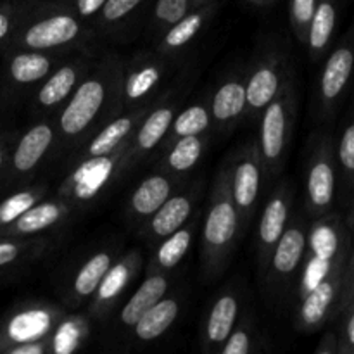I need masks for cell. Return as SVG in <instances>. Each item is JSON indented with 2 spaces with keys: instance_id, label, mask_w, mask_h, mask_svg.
Returning a JSON list of instances; mask_svg holds the SVG:
<instances>
[{
  "instance_id": "obj_13",
  "label": "cell",
  "mask_w": 354,
  "mask_h": 354,
  "mask_svg": "<svg viewBox=\"0 0 354 354\" xmlns=\"http://www.w3.org/2000/svg\"><path fill=\"white\" fill-rule=\"evenodd\" d=\"M354 78V23L325 59L315 92V118L327 124L337 114Z\"/></svg>"
},
{
  "instance_id": "obj_44",
  "label": "cell",
  "mask_w": 354,
  "mask_h": 354,
  "mask_svg": "<svg viewBox=\"0 0 354 354\" xmlns=\"http://www.w3.org/2000/svg\"><path fill=\"white\" fill-rule=\"evenodd\" d=\"M341 317H344V324L337 334L339 354H354V306Z\"/></svg>"
},
{
  "instance_id": "obj_36",
  "label": "cell",
  "mask_w": 354,
  "mask_h": 354,
  "mask_svg": "<svg viewBox=\"0 0 354 354\" xmlns=\"http://www.w3.org/2000/svg\"><path fill=\"white\" fill-rule=\"evenodd\" d=\"M48 185L45 182L28 183L19 189L10 190L7 197L0 201V228L7 227L23 213H26L31 206L40 203L41 199L48 196Z\"/></svg>"
},
{
  "instance_id": "obj_48",
  "label": "cell",
  "mask_w": 354,
  "mask_h": 354,
  "mask_svg": "<svg viewBox=\"0 0 354 354\" xmlns=\"http://www.w3.org/2000/svg\"><path fill=\"white\" fill-rule=\"evenodd\" d=\"M317 354H339V341L337 334L334 330H328L327 334L322 337L320 344L315 349Z\"/></svg>"
},
{
  "instance_id": "obj_38",
  "label": "cell",
  "mask_w": 354,
  "mask_h": 354,
  "mask_svg": "<svg viewBox=\"0 0 354 354\" xmlns=\"http://www.w3.org/2000/svg\"><path fill=\"white\" fill-rule=\"evenodd\" d=\"M144 3L145 0H106L93 19V28L97 33L118 31Z\"/></svg>"
},
{
  "instance_id": "obj_34",
  "label": "cell",
  "mask_w": 354,
  "mask_h": 354,
  "mask_svg": "<svg viewBox=\"0 0 354 354\" xmlns=\"http://www.w3.org/2000/svg\"><path fill=\"white\" fill-rule=\"evenodd\" d=\"M197 230V223H185L182 228L162 239L156 248H152V256L147 263V273L165 272L171 273L180 263L185 259L194 242V234Z\"/></svg>"
},
{
  "instance_id": "obj_35",
  "label": "cell",
  "mask_w": 354,
  "mask_h": 354,
  "mask_svg": "<svg viewBox=\"0 0 354 354\" xmlns=\"http://www.w3.org/2000/svg\"><path fill=\"white\" fill-rule=\"evenodd\" d=\"M337 158V194L342 204L348 206L354 190V95L351 109L346 116L341 137L335 142Z\"/></svg>"
},
{
  "instance_id": "obj_17",
  "label": "cell",
  "mask_w": 354,
  "mask_h": 354,
  "mask_svg": "<svg viewBox=\"0 0 354 354\" xmlns=\"http://www.w3.org/2000/svg\"><path fill=\"white\" fill-rule=\"evenodd\" d=\"M349 254H351V251L341 256L320 282L315 283L304 296L296 299L294 325L299 332L311 334V332L320 330L327 322H330L335 317Z\"/></svg>"
},
{
  "instance_id": "obj_16",
  "label": "cell",
  "mask_w": 354,
  "mask_h": 354,
  "mask_svg": "<svg viewBox=\"0 0 354 354\" xmlns=\"http://www.w3.org/2000/svg\"><path fill=\"white\" fill-rule=\"evenodd\" d=\"M120 244L111 242V244L92 249L88 254L68 266L62 272L57 286V292L64 303V308L75 311L80 310L83 304H88L97 287L102 282L104 275L120 258Z\"/></svg>"
},
{
  "instance_id": "obj_12",
  "label": "cell",
  "mask_w": 354,
  "mask_h": 354,
  "mask_svg": "<svg viewBox=\"0 0 354 354\" xmlns=\"http://www.w3.org/2000/svg\"><path fill=\"white\" fill-rule=\"evenodd\" d=\"M97 54H99V48L88 47L66 55L52 69L50 75L38 85V88L28 100L31 116L38 118L57 114L59 109L68 102L69 97L78 88L86 73L90 71Z\"/></svg>"
},
{
  "instance_id": "obj_24",
  "label": "cell",
  "mask_w": 354,
  "mask_h": 354,
  "mask_svg": "<svg viewBox=\"0 0 354 354\" xmlns=\"http://www.w3.org/2000/svg\"><path fill=\"white\" fill-rule=\"evenodd\" d=\"M82 207L66 197H45L31 206L16 221L0 228V237H35L57 230L68 223Z\"/></svg>"
},
{
  "instance_id": "obj_11",
  "label": "cell",
  "mask_w": 354,
  "mask_h": 354,
  "mask_svg": "<svg viewBox=\"0 0 354 354\" xmlns=\"http://www.w3.org/2000/svg\"><path fill=\"white\" fill-rule=\"evenodd\" d=\"M0 73V102L6 107L30 100L52 69L71 52L6 50Z\"/></svg>"
},
{
  "instance_id": "obj_49",
  "label": "cell",
  "mask_w": 354,
  "mask_h": 354,
  "mask_svg": "<svg viewBox=\"0 0 354 354\" xmlns=\"http://www.w3.org/2000/svg\"><path fill=\"white\" fill-rule=\"evenodd\" d=\"M349 213H348V220H346V225H348L349 232H351V235L354 237V190H353V196H351V201H349Z\"/></svg>"
},
{
  "instance_id": "obj_20",
  "label": "cell",
  "mask_w": 354,
  "mask_h": 354,
  "mask_svg": "<svg viewBox=\"0 0 354 354\" xmlns=\"http://www.w3.org/2000/svg\"><path fill=\"white\" fill-rule=\"evenodd\" d=\"M201 196H203V183H183L151 218H147L137 228L138 237L151 249L156 248L162 239L189 223L199 204Z\"/></svg>"
},
{
  "instance_id": "obj_22",
  "label": "cell",
  "mask_w": 354,
  "mask_h": 354,
  "mask_svg": "<svg viewBox=\"0 0 354 354\" xmlns=\"http://www.w3.org/2000/svg\"><path fill=\"white\" fill-rule=\"evenodd\" d=\"M209 107L214 131L228 133L248 118L245 66L225 73L209 90Z\"/></svg>"
},
{
  "instance_id": "obj_29",
  "label": "cell",
  "mask_w": 354,
  "mask_h": 354,
  "mask_svg": "<svg viewBox=\"0 0 354 354\" xmlns=\"http://www.w3.org/2000/svg\"><path fill=\"white\" fill-rule=\"evenodd\" d=\"M180 313H182V297L178 294L173 296L166 294L133 325V328L127 334L128 341L133 346H144L158 341L173 327Z\"/></svg>"
},
{
  "instance_id": "obj_51",
  "label": "cell",
  "mask_w": 354,
  "mask_h": 354,
  "mask_svg": "<svg viewBox=\"0 0 354 354\" xmlns=\"http://www.w3.org/2000/svg\"><path fill=\"white\" fill-rule=\"evenodd\" d=\"M216 2V0H190V6L192 7H199V6H206V3Z\"/></svg>"
},
{
  "instance_id": "obj_52",
  "label": "cell",
  "mask_w": 354,
  "mask_h": 354,
  "mask_svg": "<svg viewBox=\"0 0 354 354\" xmlns=\"http://www.w3.org/2000/svg\"><path fill=\"white\" fill-rule=\"evenodd\" d=\"M6 109H7V107L3 106L2 102H0V128L6 127V118H3V116H6V114H3V111H6Z\"/></svg>"
},
{
  "instance_id": "obj_7",
  "label": "cell",
  "mask_w": 354,
  "mask_h": 354,
  "mask_svg": "<svg viewBox=\"0 0 354 354\" xmlns=\"http://www.w3.org/2000/svg\"><path fill=\"white\" fill-rule=\"evenodd\" d=\"M294 73L289 48L275 38L261 41L245 64L248 118L259 116L275 99Z\"/></svg>"
},
{
  "instance_id": "obj_1",
  "label": "cell",
  "mask_w": 354,
  "mask_h": 354,
  "mask_svg": "<svg viewBox=\"0 0 354 354\" xmlns=\"http://www.w3.org/2000/svg\"><path fill=\"white\" fill-rule=\"evenodd\" d=\"M123 57L99 50L95 62L68 102L55 114L57 158H68L106 123L123 113L121 104Z\"/></svg>"
},
{
  "instance_id": "obj_21",
  "label": "cell",
  "mask_w": 354,
  "mask_h": 354,
  "mask_svg": "<svg viewBox=\"0 0 354 354\" xmlns=\"http://www.w3.org/2000/svg\"><path fill=\"white\" fill-rule=\"evenodd\" d=\"M144 266V256L140 249H130L121 252L120 258L113 263L102 282L97 287L95 294L88 301L86 317L92 320H106L118 308L127 290L130 289L138 279Z\"/></svg>"
},
{
  "instance_id": "obj_28",
  "label": "cell",
  "mask_w": 354,
  "mask_h": 354,
  "mask_svg": "<svg viewBox=\"0 0 354 354\" xmlns=\"http://www.w3.org/2000/svg\"><path fill=\"white\" fill-rule=\"evenodd\" d=\"M169 283V273L165 272H151L147 273V277L144 279V282L137 287L133 294L130 296V299L123 304L120 311H118L116 317V328L118 330H123L124 334L133 328V325L144 317V313H147L156 303H158L161 297H165L168 294Z\"/></svg>"
},
{
  "instance_id": "obj_45",
  "label": "cell",
  "mask_w": 354,
  "mask_h": 354,
  "mask_svg": "<svg viewBox=\"0 0 354 354\" xmlns=\"http://www.w3.org/2000/svg\"><path fill=\"white\" fill-rule=\"evenodd\" d=\"M17 133H19V130L10 127V124H6V127L0 128V176H2L3 171H6L10 149H12Z\"/></svg>"
},
{
  "instance_id": "obj_39",
  "label": "cell",
  "mask_w": 354,
  "mask_h": 354,
  "mask_svg": "<svg viewBox=\"0 0 354 354\" xmlns=\"http://www.w3.org/2000/svg\"><path fill=\"white\" fill-rule=\"evenodd\" d=\"M259 351V332L251 315L239 317L234 330L230 332L218 354H249Z\"/></svg>"
},
{
  "instance_id": "obj_10",
  "label": "cell",
  "mask_w": 354,
  "mask_h": 354,
  "mask_svg": "<svg viewBox=\"0 0 354 354\" xmlns=\"http://www.w3.org/2000/svg\"><path fill=\"white\" fill-rule=\"evenodd\" d=\"M180 59L168 57L158 50H140L123 59L121 104L123 111L147 106L161 97Z\"/></svg>"
},
{
  "instance_id": "obj_46",
  "label": "cell",
  "mask_w": 354,
  "mask_h": 354,
  "mask_svg": "<svg viewBox=\"0 0 354 354\" xmlns=\"http://www.w3.org/2000/svg\"><path fill=\"white\" fill-rule=\"evenodd\" d=\"M104 2H106V0H75V7H73V9L76 10V14H78L82 19L90 23V19H95L99 10L102 9Z\"/></svg>"
},
{
  "instance_id": "obj_31",
  "label": "cell",
  "mask_w": 354,
  "mask_h": 354,
  "mask_svg": "<svg viewBox=\"0 0 354 354\" xmlns=\"http://www.w3.org/2000/svg\"><path fill=\"white\" fill-rule=\"evenodd\" d=\"M54 245L55 239L47 234L35 237H0V272L40 261Z\"/></svg>"
},
{
  "instance_id": "obj_23",
  "label": "cell",
  "mask_w": 354,
  "mask_h": 354,
  "mask_svg": "<svg viewBox=\"0 0 354 354\" xmlns=\"http://www.w3.org/2000/svg\"><path fill=\"white\" fill-rule=\"evenodd\" d=\"M154 102L147 104V106L137 107V109L123 111L120 116H116L114 120H111L109 123L104 124V127L100 128L97 133H93L85 144L80 145L75 152H71V154L66 158L68 166H75L78 165V162L90 161V159L95 158H104V156H109L113 154V152H118L120 149H123Z\"/></svg>"
},
{
  "instance_id": "obj_40",
  "label": "cell",
  "mask_w": 354,
  "mask_h": 354,
  "mask_svg": "<svg viewBox=\"0 0 354 354\" xmlns=\"http://www.w3.org/2000/svg\"><path fill=\"white\" fill-rule=\"evenodd\" d=\"M190 9H192L190 0H156L154 9H152L151 26H149L152 40L161 37L169 26L178 23Z\"/></svg>"
},
{
  "instance_id": "obj_9",
  "label": "cell",
  "mask_w": 354,
  "mask_h": 354,
  "mask_svg": "<svg viewBox=\"0 0 354 354\" xmlns=\"http://www.w3.org/2000/svg\"><path fill=\"white\" fill-rule=\"evenodd\" d=\"M337 197V158L330 131H317L308 142L304 166V213L311 220L325 216Z\"/></svg>"
},
{
  "instance_id": "obj_4",
  "label": "cell",
  "mask_w": 354,
  "mask_h": 354,
  "mask_svg": "<svg viewBox=\"0 0 354 354\" xmlns=\"http://www.w3.org/2000/svg\"><path fill=\"white\" fill-rule=\"evenodd\" d=\"M297 113H299V92L296 75L289 78L279 95L259 113L258 149L265 168L266 185H273L283 173L290 142L294 137Z\"/></svg>"
},
{
  "instance_id": "obj_47",
  "label": "cell",
  "mask_w": 354,
  "mask_h": 354,
  "mask_svg": "<svg viewBox=\"0 0 354 354\" xmlns=\"http://www.w3.org/2000/svg\"><path fill=\"white\" fill-rule=\"evenodd\" d=\"M52 341H37L10 348L6 354H50Z\"/></svg>"
},
{
  "instance_id": "obj_26",
  "label": "cell",
  "mask_w": 354,
  "mask_h": 354,
  "mask_svg": "<svg viewBox=\"0 0 354 354\" xmlns=\"http://www.w3.org/2000/svg\"><path fill=\"white\" fill-rule=\"evenodd\" d=\"M241 290L230 283L218 292L204 313L199 328V344L204 353H218L241 317Z\"/></svg>"
},
{
  "instance_id": "obj_14",
  "label": "cell",
  "mask_w": 354,
  "mask_h": 354,
  "mask_svg": "<svg viewBox=\"0 0 354 354\" xmlns=\"http://www.w3.org/2000/svg\"><path fill=\"white\" fill-rule=\"evenodd\" d=\"M66 315V308L47 301L17 304L0 320V354H6L14 346L52 341L55 328Z\"/></svg>"
},
{
  "instance_id": "obj_6",
  "label": "cell",
  "mask_w": 354,
  "mask_h": 354,
  "mask_svg": "<svg viewBox=\"0 0 354 354\" xmlns=\"http://www.w3.org/2000/svg\"><path fill=\"white\" fill-rule=\"evenodd\" d=\"M192 76H187V78H178L175 83H169L162 95L152 104L135 133L124 145L121 154L123 173L161 147L176 113L185 104L187 95L192 88Z\"/></svg>"
},
{
  "instance_id": "obj_25",
  "label": "cell",
  "mask_w": 354,
  "mask_h": 354,
  "mask_svg": "<svg viewBox=\"0 0 354 354\" xmlns=\"http://www.w3.org/2000/svg\"><path fill=\"white\" fill-rule=\"evenodd\" d=\"M183 183H185V176L173 175L161 168H154V171L149 173L128 197L127 209H124L128 225L131 228L140 227Z\"/></svg>"
},
{
  "instance_id": "obj_15",
  "label": "cell",
  "mask_w": 354,
  "mask_h": 354,
  "mask_svg": "<svg viewBox=\"0 0 354 354\" xmlns=\"http://www.w3.org/2000/svg\"><path fill=\"white\" fill-rule=\"evenodd\" d=\"M230 194L237 207L242 232H245L254 218L266 185L265 168L259 156L256 138L245 142L232 156H228Z\"/></svg>"
},
{
  "instance_id": "obj_33",
  "label": "cell",
  "mask_w": 354,
  "mask_h": 354,
  "mask_svg": "<svg viewBox=\"0 0 354 354\" xmlns=\"http://www.w3.org/2000/svg\"><path fill=\"white\" fill-rule=\"evenodd\" d=\"M213 131L214 127L209 107V90H206L204 93L197 95L192 102H189L187 106L183 104V106L180 107V111L176 113L175 120H173L168 135H166L161 147L162 145L171 144L176 138L189 137V135L213 133Z\"/></svg>"
},
{
  "instance_id": "obj_5",
  "label": "cell",
  "mask_w": 354,
  "mask_h": 354,
  "mask_svg": "<svg viewBox=\"0 0 354 354\" xmlns=\"http://www.w3.org/2000/svg\"><path fill=\"white\" fill-rule=\"evenodd\" d=\"M57 154V121L55 114L33 118L30 124L19 130L6 171L0 176V192L14 190L33 182L44 165L54 161Z\"/></svg>"
},
{
  "instance_id": "obj_8",
  "label": "cell",
  "mask_w": 354,
  "mask_h": 354,
  "mask_svg": "<svg viewBox=\"0 0 354 354\" xmlns=\"http://www.w3.org/2000/svg\"><path fill=\"white\" fill-rule=\"evenodd\" d=\"M308 220L310 218L304 211L303 213L294 211L286 232L270 252L265 272L259 275L270 301L279 303L292 292L294 282L299 277L304 254H306L308 235H310Z\"/></svg>"
},
{
  "instance_id": "obj_42",
  "label": "cell",
  "mask_w": 354,
  "mask_h": 354,
  "mask_svg": "<svg viewBox=\"0 0 354 354\" xmlns=\"http://www.w3.org/2000/svg\"><path fill=\"white\" fill-rule=\"evenodd\" d=\"M317 2L318 0H290V30H292L294 37L301 45L306 44L308 30H310L315 9H317Z\"/></svg>"
},
{
  "instance_id": "obj_30",
  "label": "cell",
  "mask_w": 354,
  "mask_h": 354,
  "mask_svg": "<svg viewBox=\"0 0 354 354\" xmlns=\"http://www.w3.org/2000/svg\"><path fill=\"white\" fill-rule=\"evenodd\" d=\"M211 133L189 135V137L176 138L168 145L159 149V158L154 168H161L165 171L178 176H187L196 169L209 145Z\"/></svg>"
},
{
  "instance_id": "obj_3",
  "label": "cell",
  "mask_w": 354,
  "mask_h": 354,
  "mask_svg": "<svg viewBox=\"0 0 354 354\" xmlns=\"http://www.w3.org/2000/svg\"><path fill=\"white\" fill-rule=\"evenodd\" d=\"M242 234L237 207L230 194L227 158L214 175L201 235V266L207 280L220 279L227 272Z\"/></svg>"
},
{
  "instance_id": "obj_37",
  "label": "cell",
  "mask_w": 354,
  "mask_h": 354,
  "mask_svg": "<svg viewBox=\"0 0 354 354\" xmlns=\"http://www.w3.org/2000/svg\"><path fill=\"white\" fill-rule=\"evenodd\" d=\"M86 334H88V324L85 318L68 313L52 335V353L69 354L78 351Z\"/></svg>"
},
{
  "instance_id": "obj_50",
  "label": "cell",
  "mask_w": 354,
  "mask_h": 354,
  "mask_svg": "<svg viewBox=\"0 0 354 354\" xmlns=\"http://www.w3.org/2000/svg\"><path fill=\"white\" fill-rule=\"evenodd\" d=\"M244 2H248L249 6H254V7H268L272 6L273 2H277V0H244Z\"/></svg>"
},
{
  "instance_id": "obj_2",
  "label": "cell",
  "mask_w": 354,
  "mask_h": 354,
  "mask_svg": "<svg viewBox=\"0 0 354 354\" xmlns=\"http://www.w3.org/2000/svg\"><path fill=\"white\" fill-rule=\"evenodd\" d=\"M95 38V28L82 19L73 7L59 2L28 0L19 26L2 52H75L97 47Z\"/></svg>"
},
{
  "instance_id": "obj_27",
  "label": "cell",
  "mask_w": 354,
  "mask_h": 354,
  "mask_svg": "<svg viewBox=\"0 0 354 354\" xmlns=\"http://www.w3.org/2000/svg\"><path fill=\"white\" fill-rule=\"evenodd\" d=\"M218 10V2L192 7L178 23L169 26L161 37L154 40V50L168 57L180 59V55L206 31Z\"/></svg>"
},
{
  "instance_id": "obj_43",
  "label": "cell",
  "mask_w": 354,
  "mask_h": 354,
  "mask_svg": "<svg viewBox=\"0 0 354 354\" xmlns=\"http://www.w3.org/2000/svg\"><path fill=\"white\" fill-rule=\"evenodd\" d=\"M354 306V248L349 254L348 265H346L344 272V282H342V292L341 299H339L337 310H335V317H341L346 311L351 310Z\"/></svg>"
},
{
  "instance_id": "obj_18",
  "label": "cell",
  "mask_w": 354,
  "mask_h": 354,
  "mask_svg": "<svg viewBox=\"0 0 354 354\" xmlns=\"http://www.w3.org/2000/svg\"><path fill=\"white\" fill-rule=\"evenodd\" d=\"M270 189L272 190H270L268 197L263 204L254 237L259 275L265 272L270 252L275 248V244L289 225L290 216L294 213V201H296V189H294L290 180L277 178L275 185H270Z\"/></svg>"
},
{
  "instance_id": "obj_19",
  "label": "cell",
  "mask_w": 354,
  "mask_h": 354,
  "mask_svg": "<svg viewBox=\"0 0 354 354\" xmlns=\"http://www.w3.org/2000/svg\"><path fill=\"white\" fill-rule=\"evenodd\" d=\"M123 149L104 158L90 159L71 166L73 171L66 175L64 182L59 187L57 196L73 201L80 207L82 204L93 203L114 180L123 175L121 169Z\"/></svg>"
},
{
  "instance_id": "obj_32",
  "label": "cell",
  "mask_w": 354,
  "mask_h": 354,
  "mask_svg": "<svg viewBox=\"0 0 354 354\" xmlns=\"http://www.w3.org/2000/svg\"><path fill=\"white\" fill-rule=\"evenodd\" d=\"M337 19L339 0H318L313 19L310 23V30H308L306 44H304L313 64H318L330 50Z\"/></svg>"
},
{
  "instance_id": "obj_41",
  "label": "cell",
  "mask_w": 354,
  "mask_h": 354,
  "mask_svg": "<svg viewBox=\"0 0 354 354\" xmlns=\"http://www.w3.org/2000/svg\"><path fill=\"white\" fill-rule=\"evenodd\" d=\"M28 0H3L0 2V52L7 47L21 23Z\"/></svg>"
}]
</instances>
